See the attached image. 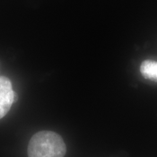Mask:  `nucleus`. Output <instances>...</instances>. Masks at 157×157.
I'll return each instance as SVG.
<instances>
[{
	"label": "nucleus",
	"mask_w": 157,
	"mask_h": 157,
	"mask_svg": "<svg viewBox=\"0 0 157 157\" xmlns=\"http://www.w3.org/2000/svg\"><path fill=\"white\" fill-rule=\"evenodd\" d=\"M140 71L145 78L157 82V61L144 60L140 65Z\"/></svg>",
	"instance_id": "7ed1b4c3"
},
{
	"label": "nucleus",
	"mask_w": 157,
	"mask_h": 157,
	"mask_svg": "<svg viewBox=\"0 0 157 157\" xmlns=\"http://www.w3.org/2000/svg\"><path fill=\"white\" fill-rule=\"evenodd\" d=\"M15 101V93L10 80L5 76H0V119L8 113Z\"/></svg>",
	"instance_id": "f03ea898"
},
{
	"label": "nucleus",
	"mask_w": 157,
	"mask_h": 157,
	"mask_svg": "<svg viewBox=\"0 0 157 157\" xmlns=\"http://www.w3.org/2000/svg\"><path fill=\"white\" fill-rule=\"evenodd\" d=\"M66 146L60 135L44 130L31 137L28 147L29 157H64Z\"/></svg>",
	"instance_id": "f257e3e1"
}]
</instances>
